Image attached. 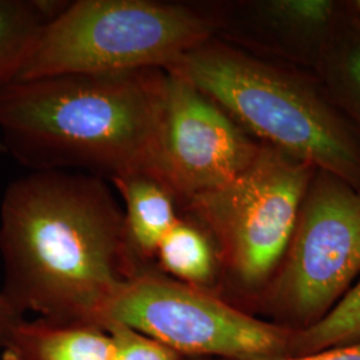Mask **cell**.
Segmentation results:
<instances>
[{"instance_id":"cell-1","label":"cell","mask_w":360,"mask_h":360,"mask_svg":"<svg viewBox=\"0 0 360 360\" xmlns=\"http://www.w3.org/2000/svg\"><path fill=\"white\" fill-rule=\"evenodd\" d=\"M1 294L20 314L104 328L105 314L144 270L129 251L123 207L107 180L30 171L0 205Z\"/></svg>"},{"instance_id":"cell-2","label":"cell","mask_w":360,"mask_h":360,"mask_svg":"<svg viewBox=\"0 0 360 360\" xmlns=\"http://www.w3.org/2000/svg\"><path fill=\"white\" fill-rule=\"evenodd\" d=\"M167 70L18 80L0 90L6 154L31 171L154 176Z\"/></svg>"},{"instance_id":"cell-3","label":"cell","mask_w":360,"mask_h":360,"mask_svg":"<svg viewBox=\"0 0 360 360\" xmlns=\"http://www.w3.org/2000/svg\"><path fill=\"white\" fill-rule=\"evenodd\" d=\"M168 71L191 82L264 146L359 186L358 143L303 82L219 38L193 49Z\"/></svg>"},{"instance_id":"cell-4","label":"cell","mask_w":360,"mask_h":360,"mask_svg":"<svg viewBox=\"0 0 360 360\" xmlns=\"http://www.w3.org/2000/svg\"><path fill=\"white\" fill-rule=\"evenodd\" d=\"M224 26L221 13L188 3L67 1L43 30L18 80L169 70L193 49L218 38Z\"/></svg>"},{"instance_id":"cell-5","label":"cell","mask_w":360,"mask_h":360,"mask_svg":"<svg viewBox=\"0 0 360 360\" xmlns=\"http://www.w3.org/2000/svg\"><path fill=\"white\" fill-rule=\"evenodd\" d=\"M309 165L262 144L238 178L198 195L180 211L217 247L218 295L251 312L279 269L314 175Z\"/></svg>"},{"instance_id":"cell-6","label":"cell","mask_w":360,"mask_h":360,"mask_svg":"<svg viewBox=\"0 0 360 360\" xmlns=\"http://www.w3.org/2000/svg\"><path fill=\"white\" fill-rule=\"evenodd\" d=\"M360 272V191L323 172L311 180L283 260L257 300L276 324L319 322Z\"/></svg>"},{"instance_id":"cell-7","label":"cell","mask_w":360,"mask_h":360,"mask_svg":"<svg viewBox=\"0 0 360 360\" xmlns=\"http://www.w3.org/2000/svg\"><path fill=\"white\" fill-rule=\"evenodd\" d=\"M108 322L129 326L191 359L287 356L295 331L156 267L138 272L126 284L107 309Z\"/></svg>"},{"instance_id":"cell-8","label":"cell","mask_w":360,"mask_h":360,"mask_svg":"<svg viewBox=\"0 0 360 360\" xmlns=\"http://www.w3.org/2000/svg\"><path fill=\"white\" fill-rule=\"evenodd\" d=\"M260 147L191 82L167 70L154 178L174 193L180 207L238 178Z\"/></svg>"},{"instance_id":"cell-9","label":"cell","mask_w":360,"mask_h":360,"mask_svg":"<svg viewBox=\"0 0 360 360\" xmlns=\"http://www.w3.org/2000/svg\"><path fill=\"white\" fill-rule=\"evenodd\" d=\"M123 200L124 232L129 251L143 269L156 267L158 247L180 217L174 193L148 174L110 181Z\"/></svg>"},{"instance_id":"cell-10","label":"cell","mask_w":360,"mask_h":360,"mask_svg":"<svg viewBox=\"0 0 360 360\" xmlns=\"http://www.w3.org/2000/svg\"><path fill=\"white\" fill-rule=\"evenodd\" d=\"M7 347H13L23 360L114 359V342L107 330L39 318L23 321Z\"/></svg>"},{"instance_id":"cell-11","label":"cell","mask_w":360,"mask_h":360,"mask_svg":"<svg viewBox=\"0 0 360 360\" xmlns=\"http://www.w3.org/2000/svg\"><path fill=\"white\" fill-rule=\"evenodd\" d=\"M155 266L175 281L218 294L217 247L206 229L181 211L158 247Z\"/></svg>"},{"instance_id":"cell-12","label":"cell","mask_w":360,"mask_h":360,"mask_svg":"<svg viewBox=\"0 0 360 360\" xmlns=\"http://www.w3.org/2000/svg\"><path fill=\"white\" fill-rule=\"evenodd\" d=\"M65 4L60 0H0V90L19 79L43 30Z\"/></svg>"},{"instance_id":"cell-13","label":"cell","mask_w":360,"mask_h":360,"mask_svg":"<svg viewBox=\"0 0 360 360\" xmlns=\"http://www.w3.org/2000/svg\"><path fill=\"white\" fill-rule=\"evenodd\" d=\"M360 342V281L319 322L294 331L287 356L307 355L326 348Z\"/></svg>"},{"instance_id":"cell-14","label":"cell","mask_w":360,"mask_h":360,"mask_svg":"<svg viewBox=\"0 0 360 360\" xmlns=\"http://www.w3.org/2000/svg\"><path fill=\"white\" fill-rule=\"evenodd\" d=\"M104 330L114 342L112 360H184L154 338L123 323H105Z\"/></svg>"},{"instance_id":"cell-15","label":"cell","mask_w":360,"mask_h":360,"mask_svg":"<svg viewBox=\"0 0 360 360\" xmlns=\"http://www.w3.org/2000/svg\"><path fill=\"white\" fill-rule=\"evenodd\" d=\"M272 19L294 27L319 28L333 18L335 4L327 0H281L263 6Z\"/></svg>"},{"instance_id":"cell-16","label":"cell","mask_w":360,"mask_h":360,"mask_svg":"<svg viewBox=\"0 0 360 360\" xmlns=\"http://www.w3.org/2000/svg\"><path fill=\"white\" fill-rule=\"evenodd\" d=\"M242 360H360V342L346 346L326 348L300 356H259Z\"/></svg>"},{"instance_id":"cell-17","label":"cell","mask_w":360,"mask_h":360,"mask_svg":"<svg viewBox=\"0 0 360 360\" xmlns=\"http://www.w3.org/2000/svg\"><path fill=\"white\" fill-rule=\"evenodd\" d=\"M23 321L25 315L15 309L7 297L0 292V349L8 346L15 330Z\"/></svg>"},{"instance_id":"cell-18","label":"cell","mask_w":360,"mask_h":360,"mask_svg":"<svg viewBox=\"0 0 360 360\" xmlns=\"http://www.w3.org/2000/svg\"><path fill=\"white\" fill-rule=\"evenodd\" d=\"M346 77L349 87L355 92L356 98L360 101V46L356 47L346 62Z\"/></svg>"},{"instance_id":"cell-19","label":"cell","mask_w":360,"mask_h":360,"mask_svg":"<svg viewBox=\"0 0 360 360\" xmlns=\"http://www.w3.org/2000/svg\"><path fill=\"white\" fill-rule=\"evenodd\" d=\"M0 360H23L20 358V355L13 349V347H6L3 349L1 354V359Z\"/></svg>"},{"instance_id":"cell-20","label":"cell","mask_w":360,"mask_h":360,"mask_svg":"<svg viewBox=\"0 0 360 360\" xmlns=\"http://www.w3.org/2000/svg\"><path fill=\"white\" fill-rule=\"evenodd\" d=\"M6 154V150H4V146H3V142H1V138H0V155Z\"/></svg>"},{"instance_id":"cell-21","label":"cell","mask_w":360,"mask_h":360,"mask_svg":"<svg viewBox=\"0 0 360 360\" xmlns=\"http://www.w3.org/2000/svg\"><path fill=\"white\" fill-rule=\"evenodd\" d=\"M356 7H358V10H359L360 13V1H356Z\"/></svg>"},{"instance_id":"cell-22","label":"cell","mask_w":360,"mask_h":360,"mask_svg":"<svg viewBox=\"0 0 360 360\" xmlns=\"http://www.w3.org/2000/svg\"><path fill=\"white\" fill-rule=\"evenodd\" d=\"M184 360H207V359H191V358H184Z\"/></svg>"}]
</instances>
